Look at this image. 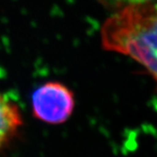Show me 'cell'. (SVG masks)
Returning <instances> with one entry per match:
<instances>
[{
	"mask_svg": "<svg viewBox=\"0 0 157 157\" xmlns=\"http://www.w3.org/2000/svg\"><path fill=\"white\" fill-rule=\"evenodd\" d=\"M101 45L132 58L157 82V2L119 9L106 19L101 31Z\"/></svg>",
	"mask_w": 157,
	"mask_h": 157,
	"instance_id": "cell-1",
	"label": "cell"
},
{
	"mask_svg": "<svg viewBox=\"0 0 157 157\" xmlns=\"http://www.w3.org/2000/svg\"><path fill=\"white\" fill-rule=\"evenodd\" d=\"M99 1L108 8H116L119 10L126 6L155 2L157 0H99Z\"/></svg>",
	"mask_w": 157,
	"mask_h": 157,
	"instance_id": "cell-4",
	"label": "cell"
},
{
	"mask_svg": "<svg viewBox=\"0 0 157 157\" xmlns=\"http://www.w3.org/2000/svg\"><path fill=\"white\" fill-rule=\"evenodd\" d=\"M22 126V114L18 107L0 93V153L14 141Z\"/></svg>",
	"mask_w": 157,
	"mask_h": 157,
	"instance_id": "cell-3",
	"label": "cell"
},
{
	"mask_svg": "<svg viewBox=\"0 0 157 157\" xmlns=\"http://www.w3.org/2000/svg\"><path fill=\"white\" fill-rule=\"evenodd\" d=\"M75 108V97L67 86L48 81L39 86L32 95V112L38 121L49 125L67 122Z\"/></svg>",
	"mask_w": 157,
	"mask_h": 157,
	"instance_id": "cell-2",
	"label": "cell"
}]
</instances>
